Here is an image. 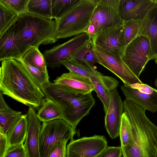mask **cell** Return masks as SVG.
<instances>
[{"label":"cell","mask_w":157,"mask_h":157,"mask_svg":"<svg viewBox=\"0 0 157 157\" xmlns=\"http://www.w3.org/2000/svg\"><path fill=\"white\" fill-rule=\"evenodd\" d=\"M1 62L0 91L29 107H40L45 96L20 61L12 59Z\"/></svg>","instance_id":"1"},{"label":"cell","mask_w":157,"mask_h":157,"mask_svg":"<svg viewBox=\"0 0 157 157\" xmlns=\"http://www.w3.org/2000/svg\"><path fill=\"white\" fill-rule=\"evenodd\" d=\"M124 112L129 120L132 142L121 146L123 157H154L157 147V126L147 116L145 110L125 99Z\"/></svg>","instance_id":"2"},{"label":"cell","mask_w":157,"mask_h":157,"mask_svg":"<svg viewBox=\"0 0 157 157\" xmlns=\"http://www.w3.org/2000/svg\"><path fill=\"white\" fill-rule=\"evenodd\" d=\"M13 25L22 57L32 47L38 48L58 40L55 20L27 13L18 16Z\"/></svg>","instance_id":"3"},{"label":"cell","mask_w":157,"mask_h":157,"mask_svg":"<svg viewBox=\"0 0 157 157\" xmlns=\"http://www.w3.org/2000/svg\"><path fill=\"white\" fill-rule=\"evenodd\" d=\"M41 90L46 98L60 107L63 113L62 119L75 129L95 105L92 92L86 94L72 93L60 85L50 82Z\"/></svg>","instance_id":"4"},{"label":"cell","mask_w":157,"mask_h":157,"mask_svg":"<svg viewBox=\"0 0 157 157\" xmlns=\"http://www.w3.org/2000/svg\"><path fill=\"white\" fill-rule=\"evenodd\" d=\"M99 0H78L59 19L55 20L58 39L86 32Z\"/></svg>","instance_id":"5"},{"label":"cell","mask_w":157,"mask_h":157,"mask_svg":"<svg viewBox=\"0 0 157 157\" xmlns=\"http://www.w3.org/2000/svg\"><path fill=\"white\" fill-rule=\"evenodd\" d=\"M120 0H99L86 31L93 39L100 32L122 24L119 13Z\"/></svg>","instance_id":"6"},{"label":"cell","mask_w":157,"mask_h":157,"mask_svg":"<svg viewBox=\"0 0 157 157\" xmlns=\"http://www.w3.org/2000/svg\"><path fill=\"white\" fill-rule=\"evenodd\" d=\"M76 133L74 129L62 119L44 122L40 134V147L41 157H47L57 143L73 139Z\"/></svg>","instance_id":"7"},{"label":"cell","mask_w":157,"mask_h":157,"mask_svg":"<svg viewBox=\"0 0 157 157\" xmlns=\"http://www.w3.org/2000/svg\"><path fill=\"white\" fill-rule=\"evenodd\" d=\"M122 59L138 78L150 60V45L146 37L139 36L128 44Z\"/></svg>","instance_id":"8"},{"label":"cell","mask_w":157,"mask_h":157,"mask_svg":"<svg viewBox=\"0 0 157 157\" xmlns=\"http://www.w3.org/2000/svg\"><path fill=\"white\" fill-rule=\"evenodd\" d=\"M91 38L87 33H82L66 42L45 50L42 54L47 67L52 69L59 67L62 62L70 59Z\"/></svg>","instance_id":"9"},{"label":"cell","mask_w":157,"mask_h":157,"mask_svg":"<svg viewBox=\"0 0 157 157\" xmlns=\"http://www.w3.org/2000/svg\"><path fill=\"white\" fill-rule=\"evenodd\" d=\"M94 51L98 63L110 71L119 78L124 85L143 83L130 70L121 57L94 45Z\"/></svg>","instance_id":"10"},{"label":"cell","mask_w":157,"mask_h":157,"mask_svg":"<svg viewBox=\"0 0 157 157\" xmlns=\"http://www.w3.org/2000/svg\"><path fill=\"white\" fill-rule=\"evenodd\" d=\"M107 146V140L102 136L73 139L67 146L66 157H97Z\"/></svg>","instance_id":"11"},{"label":"cell","mask_w":157,"mask_h":157,"mask_svg":"<svg viewBox=\"0 0 157 157\" xmlns=\"http://www.w3.org/2000/svg\"><path fill=\"white\" fill-rule=\"evenodd\" d=\"M125 99L130 101L145 110L157 111V90L143 83L121 86Z\"/></svg>","instance_id":"12"},{"label":"cell","mask_w":157,"mask_h":157,"mask_svg":"<svg viewBox=\"0 0 157 157\" xmlns=\"http://www.w3.org/2000/svg\"><path fill=\"white\" fill-rule=\"evenodd\" d=\"M92 40L94 45L121 57L127 46L123 23L100 32Z\"/></svg>","instance_id":"13"},{"label":"cell","mask_w":157,"mask_h":157,"mask_svg":"<svg viewBox=\"0 0 157 157\" xmlns=\"http://www.w3.org/2000/svg\"><path fill=\"white\" fill-rule=\"evenodd\" d=\"M124 113L123 102L117 88L115 89L111 92L108 108L105 117V128L112 139L119 135Z\"/></svg>","instance_id":"14"},{"label":"cell","mask_w":157,"mask_h":157,"mask_svg":"<svg viewBox=\"0 0 157 157\" xmlns=\"http://www.w3.org/2000/svg\"><path fill=\"white\" fill-rule=\"evenodd\" d=\"M34 109L29 107L27 113L28 130L24 144L27 157H41L40 147V134L41 125Z\"/></svg>","instance_id":"15"},{"label":"cell","mask_w":157,"mask_h":157,"mask_svg":"<svg viewBox=\"0 0 157 157\" xmlns=\"http://www.w3.org/2000/svg\"><path fill=\"white\" fill-rule=\"evenodd\" d=\"M157 0H120V14L123 21L143 18Z\"/></svg>","instance_id":"16"},{"label":"cell","mask_w":157,"mask_h":157,"mask_svg":"<svg viewBox=\"0 0 157 157\" xmlns=\"http://www.w3.org/2000/svg\"><path fill=\"white\" fill-rule=\"evenodd\" d=\"M139 36L148 39L150 45V60L155 59L157 57V2L141 19L137 34V36Z\"/></svg>","instance_id":"17"},{"label":"cell","mask_w":157,"mask_h":157,"mask_svg":"<svg viewBox=\"0 0 157 157\" xmlns=\"http://www.w3.org/2000/svg\"><path fill=\"white\" fill-rule=\"evenodd\" d=\"M53 81L68 90L76 94H86L94 90L89 78L73 72L63 73Z\"/></svg>","instance_id":"18"},{"label":"cell","mask_w":157,"mask_h":157,"mask_svg":"<svg viewBox=\"0 0 157 157\" xmlns=\"http://www.w3.org/2000/svg\"><path fill=\"white\" fill-rule=\"evenodd\" d=\"M94 90L102 102L105 113L108 109L111 91L117 88L119 82L115 78L105 76L99 72L89 78Z\"/></svg>","instance_id":"19"},{"label":"cell","mask_w":157,"mask_h":157,"mask_svg":"<svg viewBox=\"0 0 157 157\" xmlns=\"http://www.w3.org/2000/svg\"><path fill=\"white\" fill-rule=\"evenodd\" d=\"M13 23L0 34V61L8 59H19L22 57L15 35Z\"/></svg>","instance_id":"20"},{"label":"cell","mask_w":157,"mask_h":157,"mask_svg":"<svg viewBox=\"0 0 157 157\" xmlns=\"http://www.w3.org/2000/svg\"><path fill=\"white\" fill-rule=\"evenodd\" d=\"M40 121L43 122L62 119L63 113L59 106L54 101L45 98L36 113Z\"/></svg>","instance_id":"21"},{"label":"cell","mask_w":157,"mask_h":157,"mask_svg":"<svg viewBox=\"0 0 157 157\" xmlns=\"http://www.w3.org/2000/svg\"><path fill=\"white\" fill-rule=\"evenodd\" d=\"M94 45L91 38L80 48L71 56L80 63L91 69H94V65L98 63L94 51Z\"/></svg>","instance_id":"22"},{"label":"cell","mask_w":157,"mask_h":157,"mask_svg":"<svg viewBox=\"0 0 157 157\" xmlns=\"http://www.w3.org/2000/svg\"><path fill=\"white\" fill-rule=\"evenodd\" d=\"M28 127L27 114H24L20 120L7 133L9 145L23 144L27 135Z\"/></svg>","instance_id":"23"},{"label":"cell","mask_w":157,"mask_h":157,"mask_svg":"<svg viewBox=\"0 0 157 157\" xmlns=\"http://www.w3.org/2000/svg\"><path fill=\"white\" fill-rule=\"evenodd\" d=\"M23 115L9 107L0 111V133L7 135V132L21 119Z\"/></svg>","instance_id":"24"},{"label":"cell","mask_w":157,"mask_h":157,"mask_svg":"<svg viewBox=\"0 0 157 157\" xmlns=\"http://www.w3.org/2000/svg\"><path fill=\"white\" fill-rule=\"evenodd\" d=\"M51 0H29L27 13L52 19Z\"/></svg>","instance_id":"25"},{"label":"cell","mask_w":157,"mask_h":157,"mask_svg":"<svg viewBox=\"0 0 157 157\" xmlns=\"http://www.w3.org/2000/svg\"><path fill=\"white\" fill-rule=\"evenodd\" d=\"M22 59L41 71L48 73L45 61L38 47L31 48L24 55Z\"/></svg>","instance_id":"26"},{"label":"cell","mask_w":157,"mask_h":157,"mask_svg":"<svg viewBox=\"0 0 157 157\" xmlns=\"http://www.w3.org/2000/svg\"><path fill=\"white\" fill-rule=\"evenodd\" d=\"M18 59L20 61L34 83L40 89L44 85L49 82L48 73L41 71L23 60L22 58Z\"/></svg>","instance_id":"27"},{"label":"cell","mask_w":157,"mask_h":157,"mask_svg":"<svg viewBox=\"0 0 157 157\" xmlns=\"http://www.w3.org/2000/svg\"><path fill=\"white\" fill-rule=\"evenodd\" d=\"M69 71L78 74L88 78L96 74L98 71L95 69H91L72 58L61 62Z\"/></svg>","instance_id":"28"},{"label":"cell","mask_w":157,"mask_h":157,"mask_svg":"<svg viewBox=\"0 0 157 157\" xmlns=\"http://www.w3.org/2000/svg\"><path fill=\"white\" fill-rule=\"evenodd\" d=\"M52 19L56 20L63 16L78 0H51Z\"/></svg>","instance_id":"29"},{"label":"cell","mask_w":157,"mask_h":157,"mask_svg":"<svg viewBox=\"0 0 157 157\" xmlns=\"http://www.w3.org/2000/svg\"><path fill=\"white\" fill-rule=\"evenodd\" d=\"M140 24V19L123 21L125 40L127 45L137 37Z\"/></svg>","instance_id":"30"},{"label":"cell","mask_w":157,"mask_h":157,"mask_svg":"<svg viewBox=\"0 0 157 157\" xmlns=\"http://www.w3.org/2000/svg\"><path fill=\"white\" fill-rule=\"evenodd\" d=\"M18 16L15 13L0 4V34L8 28Z\"/></svg>","instance_id":"31"},{"label":"cell","mask_w":157,"mask_h":157,"mask_svg":"<svg viewBox=\"0 0 157 157\" xmlns=\"http://www.w3.org/2000/svg\"><path fill=\"white\" fill-rule=\"evenodd\" d=\"M119 136L121 146H127L131 143L132 137L131 125L128 119L124 112L122 116Z\"/></svg>","instance_id":"32"},{"label":"cell","mask_w":157,"mask_h":157,"mask_svg":"<svg viewBox=\"0 0 157 157\" xmlns=\"http://www.w3.org/2000/svg\"><path fill=\"white\" fill-rule=\"evenodd\" d=\"M29 0H0V4L15 13L18 16L27 13Z\"/></svg>","instance_id":"33"},{"label":"cell","mask_w":157,"mask_h":157,"mask_svg":"<svg viewBox=\"0 0 157 157\" xmlns=\"http://www.w3.org/2000/svg\"><path fill=\"white\" fill-rule=\"evenodd\" d=\"M2 157H27L26 150L23 144L9 145Z\"/></svg>","instance_id":"34"},{"label":"cell","mask_w":157,"mask_h":157,"mask_svg":"<svg viewBox=\"0 0 157 157\" xmlns=\"http://www.w3.org/2000/svg\"><path fill=\"white\" fill-rule=\"evenodd\" d=\"M67 141L63 140L56 143L50 151L47 157H66Z\"/></svg>","instance_id":"35"},{"label":"cell","mask_w":157,"mask_h":157,"mask_svg":"<svg viewBox=\"0 0 157 157\" xmlns=\"http://www.w3.org/2000/svg\"><path fill=\"white\" fill-rule=\"evenodd\" d=\"M121 146H107L97 157H122Z\"/></svg>","instance_id":"36"},{"label":"cell","mask_w":157,"mask_h":157,"mask_svg":"<svg viewBox=\"0 0 157 157\" xmlns=\"http://www.w3.org/2000/svg\"><path fill=\"white\" fill-rule=\"evenodd\" d=\"M7 135L0 133V157H2L9 146Z\"/></svg>","instance_id":"37"},{"label":"cell","mask_w":157,"mask_h":157,"mask_svg":"<svg viewBox=\"0 0 157 157\" xmlns=\"http://www.w3.org/2000/svg\"><path fill=\"white\" fill-rule=\"evenodd\" d=\"M10 107L6 102L3 96V94L0 92V111L5 110Z\"/></svg>","instance_id":"38"},{"label":"cell","mask_w":157,"mask_h":157,"mask_svg":"<svg viewBox=\"0 0 157 157\" xmlns=\"http://www.w3.org/2000/svg\"><path fill=\"white\" fill-rule=\"evenodd\" d=\"M155 86L157 88V78L155 81Z\"/></svg>","instance_id":"39"},{"label":"cell","mask_w":157,"mask_h":157,"mask_svg":"<svg viewBox=\"0 0 157 157\" xmlns=\"http://www.w3.org/2000/svg\"><path fill=\"white\" fill-rule=\"evenodd\" d=\"M154 157H157V147L155 151Z\"/></svg>","instance_id":"40"},{"label":"cell","mask_w":157,"mask_h":157,"mask_svg":"<svg viewBox=\"0 0 157 157\" xmlns=\"http://www.w3.org/2000/svg\"><path fill=\"white\" fill-rule=\"evenodd\" d=\"M155 62L157 64V57L155 59Z\"/></svg>","instance_id":"41"}]
</instances>
